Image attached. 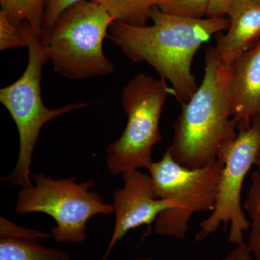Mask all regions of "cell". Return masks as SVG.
Segmentation results:
<instances>
[{"label":"cell","mask_w":260,"mask_h":260,"mask_svg":"<svg viewBox=\"0 0 260 260\" xmlns=\"http://www.w3.org/2000/svg\"><path fill=\"white\" fill-rule=\"evenodd\" d=\"M255 166L258 168V171L260 172V150L258 153L257 157H256Z\"/></svg>","instance_id":"44dd1931"},{"label":"cell","mask_w":260,"mask_h":260,"mask_svg":"<svg viewBox=\"0 0 260 260\" xmlns=\"http://www.w3.org/2000/svg\"><path fill=\"white\" fill-rule=\"evenodd\" d=\"M237 135L228 142L219 153L223 162L218 195L211 214L200 223L195 237L198 242L205 240L216 232L222 224L230 225L229 241L237 245L244 242V232L250 226L241 203L243 183L255 165L260 150V116L251 121V126H237Z\"/></svg>","instance_id":"ba28073f"},{"label":"cell","mask_w":260,"mask_h":260,"mask_svg":"<svg viewBox=\"0 0 260 260\" xmlns=\"http://www.w3.org/2000/svg\"><path fill=\"white\" fill-rule=\"evenodd\" d=\"M27 41L28 61L18 80L0 90V102L14 120L18 130L20 148L14 170L1 180L22 188L32 186L30 166L34 149L43 126L71 111L88 107V103L68 104L58 109L44 105L41 93L42 70L49 61L44 31L37 32L28 23L21 25Z\"/></svg>","instance_id":"3957f363"},{"label":"cell","mask_w":260,"mask_h":260,"mask_svg":"<svg viewBox=\"0 0 260 260\" xmlns=\"http://www.w3.org/2000/svg\"><path fill=\"white\" fill-rule=\"evenodd\" d=\"M174 90L162 78L140 73L123 89L121 104L127 116L120 138L107 147L108 169L116 176L140 169L153 162L154 146L161 141L160 121L162 108Z\"/></svg>","instance_id":"5b68a950"},{"label":"cell","mask_w":260,"mask_h":260,"mask_svg":"<svg viewBox=\"0 0 260 260\" xmlns=\"http://www.w3.org/2000/svg\"><path fill=\"white\" fill-rule=\"evenodd\" d=\"M83 1L86 0H45L43 10V31L49 30L65 10Z\"/></svg>","instance_id":"e0dca14e"},{"label":"cell","mask_w":260,"mask_h":260,"mask_svg":"<svg viewBox=\"0 0 260 260\" xmlns=\"http://www.w3.org/2000/svg\"><path fill=\"white\" fill-rule=\"evenodd\" d=\"M23 47H27V41L21 25H13L0 11V50Z\"/></svg>","instance_id":"2e32d148"},{"label":"cell","mask_w":260,"mask_h":260,"mask_svg":"<svg viewBox=\"0 0 260 260\" xmlns=\"http://www.w3.org/2000/svg\"><path fill=\"white\" fill-rule=\"evenodd\" d=\"M235 0H208V15L209 18L225 17Z\"/></svg>","instance_id":"d6986e66"},{"label":"cell","mask_w":260,"mask_h":260,"mask_svg":"<svg viewBox=\"0 0 260 260\" xmlns=\"http://www.w3.org/2000/svg\"><path fill=\"white\" fill-rule=\"evenodd\" d=\"M205 61L202 83L191 99L181 104L174 138L167 149L176 162L191 169L218 160L224 145L238 133L213 47L205 51Z\"/></svg>","instance_id":"7a4b0ae2"},{"label":"cell","mask_w":260,"mask_h":260,"mask_svg":"<svg viewBox=\"0 0 260 260\" xmlns=\"http://www.w3.org/2000/svg\"><path fill=\"white\" fill-rule=\"evenodd\" d=\"M34 185L19 191L15 211L23 215L42 213L55 221L51 236L58 243L81 244L87 239V223L98 215L114 213L96 191L93 180L75 182V177L55 179L41 173L32 174Z\"/></svg>","instance_id":"8992f818"},{"label":"cell","mask_w":260,"mask_h":260,"mask_svg":"<svg viewBox=\"0 0 260 260\" xmlns=\"http://www.w3.org/2000/svg\"><path fill=\"white\" fill-rule=\"evenodd\" d=\"M68 253L41 245L40 240L0 237V260H70Z\"/></svg>","instance_id":"7c38bea8"},{"label":"cell","mask_w":260,"mask_h":260,"mask_svg":"<svg viewBox=\"0 0 260 260\" xmlns=\"http://www.w3.org/2000/svg\"><path fill=\"white\" fill-rule=\"evenodd\" d=\"M0 237H10L16 238H26V239L44 240L52 237L51 234L42 232L40 231L32 230L23 226H19L16 224L3 218H0Z\"/></svg>","instance_id":"ac0fdd59"},{"label":"cell","mask_w":260,"mask_h":260,"mask_svg":"<svg viewBox=\"0 0 260 260\" xmlns=\"http://www.w3.org/2000/svg\"><path fill=\"white\" fill-rule=\"evenodd\" d=\"M253 3H256V4L260 5V0H250Z\"/></svg>","instance_id":"7402d4cb"},{"label":"cell","mask_w":260,"mask_h":260,"mask_svg":"<svg viewBox=\"0 0 260 260\" xmlns=\"http://www.w3.org/2000/svg\"><path fill=\"white\" fill-rule=\"evenodd\" d=\"M222 260H254L246 243L235 245L234 249Z\"/></svg>","instance_id":"ffe728a7"},{"label":"cell","mask_w":260,"mask_h":260,"mask_svg":"<svg viewBox=\"0 0 260 260\" xmlns=\"http://www.w3.org/2000/svg\"><path fill=\"white\" fill-rule=\"evenodd\" d=\"M219 70L237 126L249 127L260 116V42Z\"/></svg>","instance_id":"30bf717a"},{"label":"cell","mask_w":260,"mask_h":260,"mask_svg":"<svg viewBox=\"0 0 260 260\" xmlns=\"http://www.w3.org/2000/svg\"><path fill=\"white\" fill-rule=\"evenodd\" d=\"M124 185L113 195L115 225L110 242L102 260H107L116 243L129 231L155 223L165 210L177 209L173 200L158 199L154 193L151 177L139 170L124 173Z\"/></svg>","instance_id":"9c48e42d"},{"label":"cell","mask_w":260,"mask_h":260,"mask_svg":"<svg viewBox=\"0 0 260 260\" xmlns=\"http://www.w3.org/2000/svg\"><path fill=\"white\" fill-rule=\"evenodd\" d=\"M228 16L226 32L215 36V45L213 47L217 59L223 66L232 64L260 42V5L250 0H235Z\"/></svg>","instance_id":"8fae6325"},{"label":"cell","mask_w":260,"mask_h":260,"mask_svg":"<svg viewBox=\"0 0 260 260\" xmlns=\"http://www.w3.org/2000/svg\"><path fill=\"white\" fill-rule=\"evenodd\" d=\"M166 14L200 19L208 15V0H158L156 5Z\"/></svg>","instance_id":"9a60e30c"},{"label":"cell","mask_w":260,"mask_h":260,"mask_svg":"<svg viewBox=\"0 0 260 260\" xmlns=\"http://www.w3.org/2000/svg\"><path fill=\"white\" fill-rule=\"evenodd\" d=\"M114 18L102 5L83 1L65 10L44 31L49 61L58 74L71 80L106 76L115 70L103 43Z\"/></svg>","instance_id":"277c9868"},{"label":"cell","mask_w":260,"mask_h":260,"mask_svg":"<svg viewBox=\"0 0 260 260\" xmlns=\"http://www.w3.org/2000/svg\"><path fill=\"white\" fill-rule=\"evenodd\" d=\"M149 18L152 25L115 22L109 30L110 39L134 62H146L172 85L179 104L187 102L198 89L191 73L195 54L218 32L226 30L229 18L194 19L166 14L154 7Z\"/></svg>","instance_id":"6da1fadb"},{"label":"cell","mask_w":260,"mask_h":260,"mask_svg":"<svg viewBox=\"0 0 260 260\" xmlns=\"http://www.w3.org/2000/svg\"><path fill=\"white\" fill-rule=\"evenodd\" d=\"M223 169L220 159L201 169L183 167L168 150L160 160L152 162L147 169L155 197L174 200L179 205L177 209L167 210L158 215L154 223L155 233L184 239L194 213L213 211Z\"/></svg>","instance_id":"52a82bcc"},{"label":"cell","mask_w":260,"mask_h":260,"mask_svg":"<svg viewBox=\"0 0 260 260\" xmlns=\"http://www.w3.org/2000/svg\"><path fill=\"white\" fill-rule=\"evenodd\" d=\"M136 260H153V259H136Z\"/></svg>","instance_id":"603a6c76"},{"label":"cell","mask_w":260,"mask_h":260,"mask_svg":"<svg viewBox=\"0 0 260 260\" xmlns=\"http://www.w3.org/2000/svg\"><path fill=\"white\" fill-rule=\"evenodd\" d=\"M102 5L114 21L129 25H147L149 14L158 0H93Z\"/></svg>","instance_id":"4fadbf2b"},{"label":"cell","mask_w":260,"mask_h":260,"mask_svg":"<svg viewBox=\"0 0 260 260\" xmlns=\"http://www.w3.org/2000/svg\"><path fill=\"white\" fill-rule=\"evenodd\" d=\"M243 208L249 217V237L247 244L254 260H260V172L255 171Z\"/></svg>","instance_id":"5bb4252c"}]
</instances>
